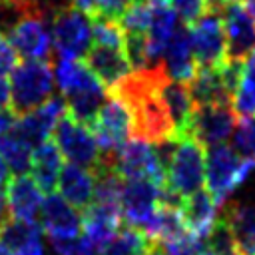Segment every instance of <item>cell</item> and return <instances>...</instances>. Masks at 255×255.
<instances>
[{
	"label": "cell",
	"instance_id": "42",
	"mask_svg": "<svg viewBox=\"0 0 255 255\" xmlns=\"http://www.w3.org/2000/svg\"><path fill=\"white\" fill-rule=\"evenodd\" d=\"M143 255H167V253H165V247L161 245V241H155V239H151Z\"/></svg>",
	"mask_w": 255,
	"mask_h": 255
},
{
	"label": "cell",
	"instance_id": "20",
	"mask_svg": "<svg viewBox=\"0 0 255 255\" xmlns=\"http://www.w3.org/2000/svg\"><path fill=\"white\" fill-rule=\"evenodd\" d=\"M225 219L239 255H255V203L231 201L225 205Z\"/></svg>",
	"mask_w": 255,
	"mask_h": 255
},
{
	"label": "cell",
	"instance_id": "48",
	"mask_svg": "<svg viewBox=\"0 0 255 255\" xmlns=\"http://www.w3.org/2000/svg\"><path fill=\"white\" fill-rule=\"evenodd\" d=\"M4 2H6V4H12V2H14V0H4Z\"/></svg>",
	"mask_w": 255,
	"mask_h": 255
},
{
	"label": "cell",
	"instance_id": "23",
	"mask_svg": "<svg viewBox=\"0 0 255 255\" xmlns=\"http://www.w3.org/2000/svg\"><path fill=\"white\" fill-rule=\"evenodd\" d=\"M58 191L70 205L78 209H86L94 201L96 177L86 167H80L74 163L64 165L58 179Z\"/></svg>",
	"mask_w": 255,
	"mask_h": 255
},
{
	"label": "cell",
	"instance_id": "36",
	"mask_svg": "<svg viewBox=\"0 0 255 255\" xmlns=\"http://www.w3.org/2000/svg\"><path fill=\"white\" fill-rule=\"evenodd\" d=\"M18 122V116L12 108H2L0 110V135H6L10 131H14Z\"/></svg>",
	"mask_w": 255,
	"mask_h": 255
},
{
	"label": "cell",
	"instance_id": "22",
	"mask_svg": "<svg viewBox=\"0 0 255 255\" xmlns=\"http://www.w3.org/2000/svg\"><path fill=\"white\" fill-rule=\"evenodd\" d=\"M159 96H161V102L167 108L169 118L175 126V137L187 135L189 120L193 114V102H191L187 84L175 82L165 74L159 82Z\"/></svg>",
	"mask_w": 255,
	"mask_h": 255
},
{
	"label": "cell",
	"instance_id": "39",
	"mask_svg": "<svg viewBox=\"0 0 255 255\" xmlns=\"http://www.w3.org/2000/svg\"><path fill=\"white\" fill-rule=\"evenodd\" d=\"M10 104V82L6 80V76H0V110L8 108Z\"/></svg>",
	"mask_w": 255,
	"mask_h": 255
},
{
	"label": "cell",
	"instance_id": "15",
	"mask_svg": "<svg viewBox=\"0 0 255 255\" xmlns=\"http://www.w3.org/2000/svg\"><path fill=\"white\" fill-rule=\"evenodd\" d=\"M38 223L50 239H74L82 233V215L60 193L44 197Z\"/></svg>",
	"mask_w": 255,
	"mask_h": 255
},
{
	"label": "cell",
	"instance_id": "49",
	"mask_svg": "<svg viewBox=\"0 0 255 255\" xmlns=\"http://www.w3.org/2000/svg\"><path fill=\"white\" fill-rule=\"evenodd\" d=\"M2 4H6V2H4V0H0V6H2Z\"/></svg>",
	"mask_w": 255,
	"mask_h": 255
},
{
	"label": "cell",
	"instance_id": "19",
	"mask_svg": "<svg viewBox=\"0 0 255 255\" xmlns=\"http://www.w3.org/2000/svg\"><path fill=\"white\" fill-rule=\"evenodd\" d=\"M84 64L108 90L114 88L122 78H126L131 72V66H129L124 50L106 48V46L90 48L84 56Z\"/></svg>",
	"mask_w": 255,
	"mask_h": 255
},
{
	"label": "cell",
	"instance_id": "27",
	"mask_svg": "<svg viewBox=\"0 0 255 255\" xmlns=\"http://www.w3.org/2000/svg\"><path fill=\"white\" fill-rule=\"evenodd\" d=\"M149 241L151 239L143 231L126 225L116 231V235L106 243L100 255H143Z\"/></svg>",
	"mask_w": 255,
	"mask_h": 255
},
{
	"label": "cell",
	"instance_id": "5",
	"mask_svg": "<svg viewBox=\"0 0 255 255\" xmlns=\"http://www.w3.org/2000/svg\"><path fill=\"white\" fill-rule=\"evenodd\" d=\"M54 70L48 60H26L10 72V104L16 116H24L52 98Z\"/></svg>",
	"mask_w": 255,
	"mask_h": 255
},
{
	"label": "cell",
	"instance_id": "25",
	"mask_svg": "<svg viewBox=\"0 0 255 255\" xmlns=\"http://www.w3.org/2000/svg\"><path fill=\"white\" fill-rule=\"evenodd\" d=\"M233 108L241 118L255 114V50L241 64V76L233 96Z\"/></svg>",
	"mask_w": 255,
	"mask_h": 255
},
{
	"label": "cell",
	"instance_id": "31",
	"mask_svg": "<svg viewBox=\"0 0 255 255\" xmlns=\"http://www.w3.org/2000/svg\"><path fill=\"white\" fill-rule=\"evenodd\" d=\"M205 247L213 253V255H239L235 249V241L233 235L225 223V219L219 215V219L215 221V225L211 227V231L205 237Z\"/></svg>",
	"mask_w": 255,
	"mask_h": 255
},
{
	"label": "cell",
	"instance_id": "24",
	"mask_svg": "<svg viewBox=\"0 0 255 255\" xmlns=\"http://www.w3.org/2000/svg\"><path fill=\"white\" fill-rule=\"evenodd\" d=\"M62 151L54 143V139H48L32 149V161L30 171L32 179L38 183V187L46 193H54L58 187V179L62 173Z\"/></svg>",
	"mask_w": 255,
	"mask_h": 255
},
{
	"label": "cell",
	"instance_id": "12",
	"mask_svg": "<svg viewBox=\"0 0 255 255\" xmlns=\"http://www.w3.org/2000/svg\"><path fill=\"white\" fill-rule=\"evenodd\" d=\"M237 126V112L231 104H211L193 108L187 135L195 137L201 145L211 147L225 143Z\"/></svg>",
	"mask_w": 255,
	"mask_h": 255
},
{
	"label": "cell",
	"instance_id": "8",
	"mask_svg": "<svg viewBox=\"0 0 255 255\" xmlns=\"http://www.w3.org/2000/svg\"><path fill=\"white\" fill-rule=\"evenodd\" d=\"M92 126V133L104 155L116 153L133 135V118L129 108L118 96H112L98 110Z\"/></svg>",
	"mask_w": 255,
	"mask_h": 255
},
{
	"label": "cell",
	"instance_id": "26",
	"mask_svg": "<svg viewBox=\"0 0 255 255\" xmlns=\"http://www.w3.org/2000/svg\"><path fill=\"white\" fill-rule=\"evenodd\" d=\"M0 155L14 175H24L26 171H30L32 147L16 131L0 135Z\"/></svg>",
	"mask_w": 255,
	"mask_h": 255
},
{
	"label": "cell",
	"instance_id": "2",
	"mask_svg": "<svg viewBox=\"0 0 255 255\" xmlns=\"http://www.w3.org/2000/svg\"><path fill=\"white\" fill-rule=\"evenodd\" d=\"M54 80L66 98V112L78 122L90 126L104 104L106 90L102 82L90 72L84 60L58 58Z\"/></svg>",
	"mask_w": 255,
	"mask_h": 255
},
{
	"label": "cell",
	"instance_id": "17",
	"mask_svg": "<svg viewBox=\"0 0 255 255\" xmlns=\"http://www.w3.org/2000/svg\"><path fill=\"white\" fill-rule=\"evenodd\" d=\"M6 199L12 219L38 221L42 211V189L30 175H14L6 185Z\"/></svg>",
	"mask_w": 255,
	"mask_h": 255
},
{
	"label": "cell",
	"instance_id": "9",
	"mask_svg": "<svg viewBox=\"0 0 255 255\" xmlns=\"http://www.w3.org/2000/svg\"><path fill=\"white\" fill-rule=\"evenodd\" d=\"M163 197V187L145 179H131L122 183L120 193V211L122 219L133 229L147 233L157 207Z\"/></svg>",
	"mask_w": 255,
	"mask_h": 255
},
{
	"label": "cell",
	"instance_id": "18",
	"mask_svg": "<svg viewBox=\"0 0 255 255\" xmlns=\"http://www.w3.org/2000/svg\"><path fill=\"white\" fill-rule=\"evenodd\" d=\"M120 221H122L120 207H112V205L92 201L84 209V215H82V235L98 251H102L106 247V243L120 229Z\"/></svg>",
	"mask_w": 255,
	"mask_h": 255
},
{
	"label": "cell",
	"instance_id": "3",
	"mask_svg": "<svg viewBox=\"0 0 255 255\" xmlns=\"http://www.w3.org/2000/svg\"><path fill=\"white\" fill-rule=\"evenodd\" d=\"M255 161L243 157L235 147L225 143L207 147L205 153V185L207 193L221 207L225 199L251 175Z\"/></svg>",
	"mask_w": 255,
	"mask_h": 255
},
{
	"label": "cell",
	"instance_id": "33",
	"mask_svg": "<svg viewBox=\"0 0 255 255\" xmlns=\"http://www.w3.org/2000/svg\"><path fill=\"white\" fill-rule=\"evenodd\" d=\"M161 245L165 247L167 255H197L205 247V239L185 231L169 241H161Z\"/></svg>",
	"mask_w": 255,
	"mask_h": 255
},
{
	"label": "cell",
	"instance_id": "35",
	"mask_svg": "<svg viewBox=\"0 0 255 255\" xmlns=\"http://www.w3.org/2000/svg\"><path fill=\"white\" fill-rule=\"evenodd\" d=\"M16 62H18V54L14 46L4 34H0V76L10 74L16 68Z\"/></svg>",
	"mask_w": 255,
	"mask_h": 255
},
{
	"label": "cell",
	"instance_id": "43",
	"mask_svg": "<svg viewBox=\"0 0 255 255\" xmlns=\"http://www.w3.org/2000/svg\"><path fill=\"white\" fill-rule=\"evenodd\" d=\"M231 2H235V0H207V8H209V10H215V12H219L223 6L231 4Z\"/></svg>",
	"mask_w": 255,
	"mask_h": 255
},
{
	"label": "cell",
	"instance_id": "30",
	"mask_svg": "<svg viewBox=\"0 0 255 255\" xmlns=\"http://www.w3.org/2000/svg\"><path fill=\"white\" fill-rule=\"evenodd\" d=\"M120 24L126 34H147L151 24V6L149 2H135L131 4L120 18Z\"/></svg>",
	"mask_w": 255,
	"mask_h": 255
},
{
	"label": "cell",
	"instance_id": "41",
	"mask_svg": "<svg viewBox=\"0 0 255 255\" xmlns=\"http://www.w3.org/2000/svg\"><path fill=\"white\" fill-rule=\"evenodd\" d=\"M10 167L6 165V161L2 159V155H0V187L2 189H6V185H8V181H10Z\"/></svg>",
	"mask_w": 255,
	"mask_h": 255
},
{
	"label": "cell",
	"instance_id": "47",
	"mask_svg": "<svg viewBox=\"0 0 255 255\" xmlns=\"http://www.w3.org/2000/svg\"><path fill=\"white\" fill-rule=\"evenodd\" d=\"M129 4H135V2H145V0H128Z\"/></svg>",
	"mask_w": 255,
	"mask_h": 255
},
{
	"label": "cell",
	"instance_id": "38",
	"mask_svg": "<svg viewBox=\"0 0 255 255\" xmlns=\"http://www.w3.org/2000/svg\"><path fill=\"white\" fill-rule=\"evenodd\" d=\"M12 255H44V243H42V239L32 241V243L12 251Z\"/></svg>",
	"mask_w": 255,
	"mask_h": 255
},
{
	"label": "cell",
	"instance_id": "7",
	"mask_svg": "<svg viewBox=\"0 0 255 255\" xmlns=\"http://www.w3.org/2000/svg\"><path fill=\"white\" fill-rule=\"evenodd\" d=\"M54 143L58 145V149L70 163L86 167L90 171L98 169L104 159V153L92 129L86 124L72 118L68 112L60 118L54 129Z\"/></svg>",
	"mask_w": 255,
	"mask_h": 255
},
{
	"label": "cell",
	"instance_id": "13",
	"mask_svg": "<svg viewBox=\"0 0 255 255\" xmlns=\"http://www.w3.org/2000/svg\"><path fill=\"white\" fill-rule=\"evenodd\" d=\"M219 14L225 32L227 60L241 64L255 50V24L239 0L223 6Z\"/></svg>",
	"mask_w": 255,
	"mask_h": 255
},
{
	"label": "cell",
	"instance_id": "34",
	"mask_svg": "<svg viewBox=\"0 0 255 255\" xmlns=\"http://www.w3.org/2000/svg\"><path fill=\"white\" fill-rule=\"evenodd\" d=\"M169 4L173 6L175 14L189 26L193 24L197 18H201L209 8H207V0H169Z\"/></svg>",
	"mask_w": 255,
	"mask_h": 255
},
{
	"label": "cell",
	"instance_id": "28",
	"mask_svg": "<svg viewBox=\"0 0 255 255\" xmlns=\"http://www.w3.org/2000/svg\"><path fill=\"white\" fill-rule=\"evenodd\" d=\"M0 239L10 251H16L32 241L42 239V227L38 221H20L10 217L0 227Z\"/></svg>",
	"mask_w": 255,
	"mask_h": 255
},
{
	"label": "cell",
	"instance_id": "37",
	"mask_svg": "<svg viewBox=\"0 0 255 255\" xmlns=\"http://www.w3.org/2000/svg\"><path fill=\"white\" fill-rule=\"evenodd\" d=\"M72 8L80 10L82 14L90 16V18H96L100 14V6H102V0H70Z\"/></svg>",
	"mask_w": 255,
	"mask_h": 255
},
{
	"label": "cell",
	"instance_id": "10",
	"mask_svg": "<svg viewBox=\"0 0 255 255\" xmlns=\"http://www.w3.org/2000/svg\"><path fill=\"white\" fill-rule=\"evenodd\" d=\"M52 42L60 58H84L92 42V24L86 14L72 6L56 10L52 20Z\"/></svg>",
	"mask_w": 255,
	"mask_h": 255
},
{
	"label": "cell",
	"instance_id": "45",
	"mask_svg": "<svg viewBox=\"0 0 255 255\" xmlns=\"http://www.w3.org/2000/svg\"><path fill=\"white\" fill-rule=\"evenodd\" d=\"M0 255H12V251L2 243V239H0Z\"/></svg>",
	"mask_w": 255,
	"mask_h": 255
},
{
	"label": "cell",
	"instance_id": "16",
	"mask_svg": "<svg viewBox=\"0 0 255 255\" xmlns=\"http://www.w3.org/2000/svg\"><path fill=\"white\" fill-rule=\"evenodd\" d=\"M161 68L171 80L183 82V84H187L195 76L197 64H195V58H193L191 36H189L187 24L185 26L177 24V28H175L165 52H163Z\"/></svg>",
	"mask_w": 255,
	"mask_h": 255
},
{
	"label": "cell",
	"instance_id": "21",
	"mask_svg": "<svg viewBox=\"0 0 255 255\" xmlns=\"http://www.w3.org/2000/svg\"><path fill=\"white\" fill-rule=\"evenodd\" d=\"M181 215L185 221V227L189 233L205 239L215 221L219 219V205L213 201V197L207 193V189H199L187 197L181 199Z\"/></svg>",
	"mask_w": 255,
	"mask_h": 255
},
{
	"label": "cell",
	"instance_id": "44",
	"mask_svg": "<svg viewBox=\"0 0 255 255\" xmlns=\"http://www.w3.org/2000/svg\"><path fill=\"white\" fill-rule=\"evenodd\" d=\"M239 2L243 4V8L247 10V14L251 16V20L255 24V0H239Z\"/></svg>",
	"mask_w": 255,
	"mask_h": 255
},
{
	"label": "cell",
	"instance_id": "29",
	"mask_svg": "<svg viewBox=\"0 0 255 255\" xmlns=\"http://www.w3.org/2000/svg\"><path fill=\"white\" fill-rule=\"evenodd\" d=\"M92 40L96 42V46L124 50L126 32L118 20L96 16V18H92Z\"/></svg>",
	"mask_w": 255,
	"mask_h": 255
},
{
	"label": "cell",
	"instance_id": "40",
	"mask_svg": "<svg viewBox=\"0 0 255 255\" xmlns=\"http://www.w3.org/2000/svg\"><path fill=\"white\" fill-rule=\"evenodd\" d=\"M10 219V209H8V199H6V189L0 187V227Z\"/></svg>",
	"mask_w": 255,
	"mask_h": 255
},
{
	"label": "cell",
	"instance_id": "11",
	"mask_svg": "<svg viewBox=\"0 0 255 255\" xmlns=\"http://www.w3.org/2000/svg\"><path fill=\"white\" fill-rule=\"evenodd\" d=\"M187 28H189L191 50L197 68H217L227 62L225 32L219 12L207 10Z\"/></svg>",
	"mask_w": 255,
	"mask_h": 255
},
{
	"label": "cell",
	"instance_id": "6",
	"mask_svg": "<svg viewBox=\"0 0 255 255\" xmlns=\"http://www.w3.org/2000/svg\"><path fill=\"white\" fill-rule=\"evenodd\" d=\"M112 169L122 181L145 179L157 185H165V165L161 161L159 149L153 143L141 139H129L116 153L110 155Z\"/></svg>",
	"mask_w": 255,
	"mask_h": 255
},
{
	"label": "cell",
	"instance_id": "14",
	"mask_svg": "<svg viewBox=\"0 0 255 255\" xmlns=\"http://www.w3.org/2000/svg\"><path fill=\"white\" fill-rule=\"evenodd\" d=\"M64 114H66V100L60 96H52L40 108L28 112L24 116H18L14 131L34 149L36 145L50 139V135L54 133V129Z\"/></svg>",
	"mask_w": 255,
	"mask_h": 255
},
{
	"label": "cell",
	"instance_id": "32",
	"mask_svg": "<svg viewBox=\"0 0 255 255\" xmlns=\"http://www.w3.org/2000/svg\"><path fill=\"white\" fill-rule=\"evenodd\" d=\"M233 143L243 157L255 161V116H243L241 120H237L233 131Z\"/></svg>",
	"mask_w": 255,
	"mask_h": 255
},
{
	"label": "cell",
	"instance_id": "46",
	"mask_svg": "<svg viewBox=\"0 0 255 255\" xmlns=\"http://www.w3.org/2000/svg\"><path fill=\"white\" fill-rule=\"evenodd\" d=\"M197 255H213V253H211V251H209L207 247H203V249H201V251H199Z\"/></svg>",
	"mask_w": 255,
	"mask_h": 255
},
{
	"label": "cell",
	"instance_id": "4",
	"mask_svg": "<svg viewBox=\"0 0 255 255\" xmlns=\"http://www.w3.org/2000/svg\"><path fill=\"white\" fill-rule=\"evenodd\" d=\"M18 16L8 30V40L16 54L26 60H46L50 56L52 32L44 10L36 0H14Z\"/></svg>",
	"mask_w": 255,
	"mask_h": 255
},
{
	"label": "cell",
	"instance_id": "1",
	"mask_svg": "<svg viewBox=\"0 0 255 255\" xmlns=\"http://www.w3.org/2000/svg\"><path fill=\"white\" fill-rule=\"evenodd\" d=\"M165 165L163 199L181 203L183 197L201 189L205 181V151L191 135H179L157 145Z\"/></svg>",
	"mask_w": 255,
	"mask_h": 255
}]
</instances>
